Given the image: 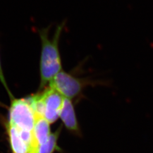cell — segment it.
Returning a JSON list of instances; mask_svg holds the SVG:
<instances>
[{"label":"cell","mask_w":153,"mask_h":153,"mask_svg":"<svg viewBox=\"0 0 153 153\" xmlns=\"http://www.w3.org/2000/svg\"><path fill=\"white\" fill-rule=\"evenodd\" d=\"M61 126L53 133H51L48 140L44 143L39 146L36 153H53L57 149V140L60 135Z\"/></svg>","instance_id":"7"},{"label":"cell","mask_w":153,"mask_h":153,"mask_svg":"<svg viewBox=\"0 0 153 153\" xmlns=\"http://www.w3.org/2000/svg\"><path fill=\"white\" fill-rule=\"evenodd\" d=\"M86 84L85 81L61 71L49 82V87L55 89L64 98L71 99L82 92Z\"/></svg>","instance_id":"3"},{"label":"cell","mask_w":153,"mask_h":153,"mask_svg":"<svg viewBox=\"0 0 153 153\" xmlns=\"http://www.w3.org/2000/svg\"><path fill=\"white\" fill-rule=\"evenodd\" d=\"M44 107V117L49 123H53L60 115L64 97L53 88L49 87L40 94Z\"/></svg>","instance_id":"4"},{"label":"cell","mask_w":153,"mask_h":153,"mask_svg":"<svg viewBox=\"0 0 153 153\" xmlns=\"http://www.w3.org/2000/svg\"><path fill=\"white\" fill-rule=\"evenodd\" d=\"M8 123L18 130L33 131L35 115L26 98L11 100Z\"/></svg>","instance_id":"2"},{"label":"cell","mask_w":153,"mask_h":153,"mask_svg":"<svg viewBox=\"0 0 153 153\" xmlns=\"http://www.w3.org/2000/svg\"><path fill=\"white\" fill-rule=\"evenodd\" d=\"M6 129L13 153H28V147L23 141L16 127L7 123Z\"/></svg>","instance_id":"6"},{"label":"cell","mask_w":153,"mask_h":153,"mask_svg":"<svg viewBox=\"0 0 153 153\" xmlns=\"http://www.w3.org/2000/svg\"><path fill=\"white\" fill-rule=\"evenodd\" d=\"M66 21L64 20L57 25L54 35L49 36L51 25L39 30V35L42 43V53L40 62V88L44 86L62 71L60 55L59 49L61 35L65 26Z\"/></svg>","instance_id":"1"},{"label":"cell","mask_w":153,"mask_h":153,"mask_svg":"<svg viewBox=\"0 0 153 153\" xmlns=\"http://www.w3.org/2000/svg\"><path fill=\"white\" fill-rule=\"evenodd\" d=\"M60 117L66 128L69 131L76 133L79 132V128L74 106L71 99L64 98Z\"/></svg>","instance_id":"5"},{"label":"cell","mask_w":153,"mask_h":153,"mask_svg":"<svg viewBox=\"0 0 153 153\" xmlns=\"http://www.w3.org/2000/svg\"><path fill=\"white\" fill-rule=\"evenodd\" d=\"M0 82L2 84V85L4 86V87L5 88L7 93H8V95H9V97H10V98L11 100L13 99H14L13 95H12L11 91H10L9 88H8L7 84L6 83V81L5 78L4 76V73H3V70H2V65H1V60H0Z\"/></svg>","instance_id":"8"}]
</instances>
